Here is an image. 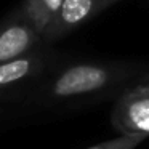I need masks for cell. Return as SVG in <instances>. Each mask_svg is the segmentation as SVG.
<instances>
[{"label": "cell", "mask_w": 149, "mask_h": 149, "mask_svg": "<svg viewBox=\"0 0 149 149\" xmlns=\"http://www.w3.org/2000/svg\"><path fill=\"white\" fill-rule=\"evenodd\" d=\"M135 71L136 66L127 63H77L61 69L50 80L45 91L52 100L98 95L117 87Z\"/></svg>", "instance_id": "cell-1"}, {"label": "cell", "mask_w": 149, "mask_h": 149, "mask_svg": "<svg viewBox=\"0 0 149 149\" xmlns=\"http://www.w3.org/2000/svg\"><path fill=\"white\" fill-rule=\"evenodd\" d=\"M42 43V34L36 29L21 5L0 23V64L27 55Z\"/></svg>", "instance_id": "cell-2"}, {"label": "cell", "mask_w": 149, "mask_h": 149, "mask_svg": "<svg viewBox=\"0 0 149 149\" xmlns=\"http://www.w3.org/2000/svg\"><path fill=\"white\" fill-rule=\"evenodd\" d=\"M111 123L119 133H144L149 136V84H139L117 98Z\"/></svg>", "instance_id": "cell-3"}, {"label": "cell", "mask_w": 149, "mask_h": 149, "mask_svg": "<svg viewBox=\"0 0 149 149\" xmlns=\"http://www.w3.org/2000/svg\"><path fill=\"white\" fill-rule=\"evenodd\" d=\"M109 5L103 0H64L42 32L43 42H55L72 32L88 19L104 11Z\"/></svg>", "instance_id": "cell-4"}, {"label": "cell", "mask_w": 149, "mask_h": 149, "mask_svg": "<svg viewBox=\"0 0 149 149\" xmlns=\"http://www.w3.org/2000/svg\"><path fill=\"white\" fill-rule=\"evenodd\" d=\"M48 52L39 47L37 50L24 56L2 63L0 64V91L37 77L48 64Z\"/></svg>", "instance_id": "cell-5"}, {"label": "cell", "mask_w": 149, "mask_h": 149, "mask_svg": "<svg viewBox=\"0 0 149 149\" xmlns=\"http://www.w3.org/2000/svg\"><path fill=\"white\" fill-rule=\"evenodd\" d=\"M64 0H23V8L40 34L52 21Z\"/></svg>", "instance_id": "cell-6"}, {"label": "cell", "mask_w": 149, "mask_h": 149, "mask_svg": "<svg viewBox=\"0 0 149 149\" xmlns=\"http://www.w3.org/2000/svg\"><path fill=\"white\" fill-rule=\"evenodd\" d=\"M146 138H148V135H144V133H120V136H117V138L100 143L88 149H135Z\"/></svg>", "instance_id": "cell-7"}, {"label": "cell", "mask_w": 149, "mask_h": 149, "mask_svg": "<svg viewBox=\"0 0 149 149\" xmlns=\"http://www.w3.org/2000/svg\"><path fill=\"white\" fill-rule=\"evenodd\" d=\"M141 84H149V72H146L141 77Z\"/></svg>", "instance_id": "cell-8"}, {"label": "cell", "mask_w": 149, "mask_h": 149, "mask_svg": "<svg viewBox=\"0 0 149 149\" xmlns=\"http://www.w3.org/2000/svg\"><path fill=\"white\" fill-rule=\"evenodd\" d=\"M103 2H106V3H107V5H109V7H111V5L117 3V2H120V0H103Z\"/></svg>", "instance_id": "cell-9"}]
</instances>
